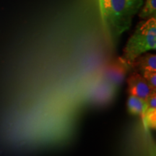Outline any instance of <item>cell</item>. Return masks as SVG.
Returning a JSON list of instances; mask_svg holds the SVG:
<instances>
[{
  "label": "cell",
  "mask_w": 156,
  "mask_h": 156,
  "mask_svg": "<svg viewBox=\"0 0 156 156\" xmlns=\"http://www.w3.org/2000/svg\"><path fill=\"white\" fill-rule=\"evenodd\" d=\"M127 83L129 95L139 98L143 101H145L150 95L155 93V90L148 85L145 78L136 72L129 77Z\"/></svg>",
  "instance_id": "277c9868"
},
{
  "label": "cell",
  "mask_w": 156,
  "mask_h": 156,
  "mask_svg": "<svg viewBox=\"0 0 156 156\" xmlns=\"http://www.w3.org/2000/svg\"><path fill=\"white\" fill-rule=\"evenodd\" d=\"M139 16L144 20L156 17V0H146Z\"/></svg>",
  "instance_id": "ba28073f"
},
{
  "label": "cell",
  "mask_w": 156,
  "mask_h": 156,
  "mask_svg": "<svg viewBox=\"0 0 156 156\" xmlns=\"http://www.w3.org/2000/svg\"><path fill=\"white\" fill-rule=\"evenodd\" d=\"M131 68H134L136 73L142 76L150 72H156L155 54H147L144 56H138L132 62Z\"/></svg>",
  "instance_id": "8992f818"
},
{
  "label": "cell",
  "mask_w": 156,
  "mask_h": 156,
  "mask_svg": "<svg viewBox=\"0 0 156 156\" xmlns=\"http://www.w3.org/2000/svg\"><path fill=\"white\" fill-rule=\"evenodd\" d=\"M142 77L145 78L148 85L151 86L152 88L155 90L156 87V72H150L144 74Z\"/></svg>",
  "instance_id": "30bf717a"
},
{
  "label": "cell",
  "mask_w": 156,
  "mask_h": 156,
  "mask_svg": "<svg viewBox=\"0 0 156 156\" xmlns=\"http://www.w3.org/2000/svg\"><path fill=\"white\" fill-rule=\"evenodd\" d=\"M132 1H136V2H143V0H132Z\"/></svg>",
  "instance_id": "8fae6325"
},
{
  "label": "cell",
  "mask_w": 156,
  "mask_h": 156,
  "mask_svg": "<svg viewBox=\"0 0 156 156\" xmlns=\"http://www.w3.org/2000/svg\"><path fill=\"white\" fill-rule=\"evenodd\" d=\"M127 108L131 114L143 116L147 109V103L145 101L139 98L129 95L127 100Z\"/></svg>",
  "instance_id": "52a82bcc"
},
{
  "label": "cell",
  "mask_w": 156,
  "mask_h": 156,
  "mask_svg": "<svg viewBox=\"0 0 156 156\" xmlns=\"http://www.w3.org/2000/svg\"><path fill=\"white\" fill-rule=\"evenodd\" d=\"M155 48L156 17H152L138 23L134 34L126 43L121 58L131 66L132 62L142 54Z\"/></svg>",
  "instance_id": "7a4b0ae2"
},
{
  "label": "cell",
  "mask_w": 156,
  "mask_h": 156,
  "mask_svg": "<svg viewBox=\"0 0 156 156\" xmlns=\"http://www.w3.org/2000/svg\"><path fill=\"white\" fill-rule=\"evenodd\" d=\"M130 69L131 66L120 58L118 62H113L106 66L103 71L102 79L116 89L124 83L126 74Z\"/></svg>",
  "instance_id": "3957f363"
},
{
  "label": "cell",
  "mask_w": 156,
  "mask_h": 156,
  "mask_svg": "<svg viewBox=\"0 0 156 156\" xmlns=\"http://www.w3.org/2000/svg\"><path fill=\"white\" fill-rule=\"evenodd\" d=\"M116 88L102 79L97 82L90 93V98L95 103L106 104L114 98Z\"/></svg>",
  "instance_id": "5b68a950"
},
{
  "label": "cell",
  "mask_w": 156,
  "mask_h": 156,
  "mask_svg": "<svg viewBox=\"0 0 156 156\" xmlns=\"http://www.w3.org/2000/svg\"><path fill=\"white\" fill-rule=\"evenodd\" d=\"M103 25L112 45L132 25L143 2L132 0H99Z\"/></svg>",
  "instance_id": "6da1fadb"
},
{
  "label": "cell",
  "mask_w": 156,
  "mask_h": 156,
  "mask_svg": "<svg viewBox=\"0 0 156 156\" xmlns=\"http://www.w3.org/2000/svg\"><path fill=\"white\" fill-rule=\"evenodd\" d=\"M155 109L147 108L142 116L145 119V122L150 127L155 128Z\"/></svg>",
  "instance_id": "9c48e42d"
}]
</instances>
